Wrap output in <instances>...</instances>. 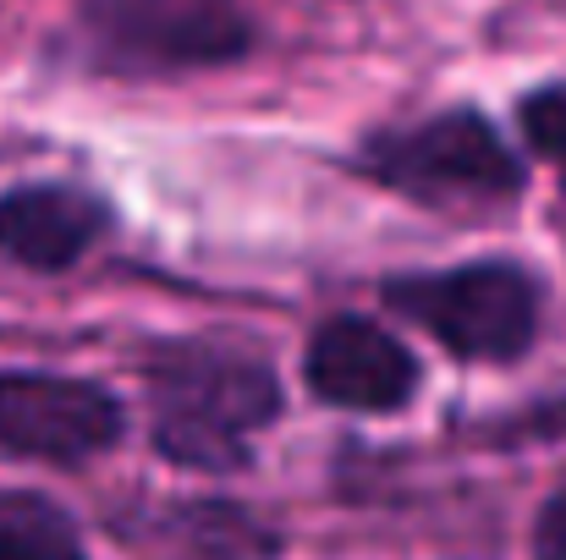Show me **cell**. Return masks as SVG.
Listing matches in <instances>:
<instances>
[{
  "label": "cell",
  "mask_w": 566,
  "mask_h": 560,
  "mask_svg": "<svg viewBox=\"0 0 566 560\" xmlns=\"http://www.w3.org/2000/svg\"><path fill=\"white\" fill-rule=\"evenodd\" d=\"M534 560H566V495H556V500L539 511V528H534Z\"/></svg>",
  "instance_id": "10"
},
{
  "label": "cell",
  "mask_w": 566,
  "mask_h": 560,
  "mask_svg": "<svg viewBox=\"0 0 566 560\" xmlns=\"http://www.w3.org/2000/svg\"><path fill=\"white\" fill-rule=\"evenodd\" d=\"M105 231V203L66 182H22L0 192V253L28 270L77 264Z\"/></svg>",
  "instance_id": "7"
},
{
  "label": "cell",
  "mask_w": 566,
  "mask_h": 560,
  "mask_svg": "<svg viewBox=\"0 0 566 560\" xmlns=\"http://www.w3.org/2000/svg\"><path fill=\"white\" fill-rule=\"evenodd\" d=\"M517 127H523V138H528L539 155L566 160V77L534 88V94L517 105Z\"/></svg>",
  "instance_id": "9"
},
{
  "label": "cell",
  "mask_w": 566,
  "mask_h": 560,
  "mask_svg": "<svg viewBox=\"0 0 566 560\" xmlns=\"http://www.w3.org/2000/svg\"><path fill=\"white\" fill-rule=\"evenodd\" d=\"M155 445L182 467H237L248 434L281 412V384L259 358L209 341H171L149 358Z\"/></svg>",
  "instance_id": "1"
},
{
  "label": "cell",
  "mask_w": 566,
  "mask_h": 560,
  "mask_svg": "<svg viewBox=\"0 0 566 560\" xmlns=\"http://www.w3.org/2000/svg\"><path fill=\"white\" fill-rule=\"evenodd\" d=\"M0 560H83V539L55 500L0 489Z\"/></svg>",
  "instance_id": "8"
},
{
  "label": "cell",
  "mask_w": 566,
  "mask_h": 560,
  "mask_svg": "<svg viewBox=\"0 0 566 560\" xmlns=\"http://www.w3.org/2000/svg\"><path fill=\"white\" fill-rule=\"evenodd\" d=\"M364 166L385 187L423 203H495L523 187V166L479 110H440L364 144Z\"/></svg>",
  "instance_id": "4"
},
{
  "label": "cell",
  "mask_w": 566,
  "mask_h": 560,
  "mask_svg": "<svg viewBox=\"0 0 566 560\" xmlns=\"http://www.w3.org/2000/svg\"><path fill=\"white\" fill-rule=\"evenodd\" d=\"M122 401L72 373H0V451L33 462H83L122 440Z\"/></svg>",
  "instance_id": "5"
},
{
  "label": "cell",
  "mask_w": 566,
  "mask_h": 560,
  "mask_svg": "<svg viewBox=\"0 0 566 560\" xmlns=\"http://www.w3.org/2000/svg\"><path fill=\"white\" fill-rule=\"evenodd\" d=\"M66 44L105 77H182L242 61L253 17L237 0H83Z\"/></svg>",
  "instance_id": "2"
},
{
  "label": "cell",
  "mask_w": 566,
  "mask_h": 560,
  "mask_svg": "<svg viewBox=\"0 0 566 560\" xmlns=\"http://www.w3.org/2000/svg\"><path fill=\"white\" fill-rule=\"evenodd\" d=\"M390 308L423 325L446 352L473 363H512L534 347L539 330V286L528 270L506 258H479L462 270L407 275L385 286Z\"/></svg>",
  "instance_id": "3"
},
{
  "label": "cell",
  "mask_w": 566,
  "mask_h": 560,
  "mask_svg": "<svg viewBox=\"0 0 566 560\" xmlns=\"http://www.w3.org/2000/svg\"><path fill=\"white\" fill-rule=\"evenodd\" d=\"M303 373H308V390L342 412H396V406H407V395L418 384L412 352L369 319L319 325L308 341Z\"/></svg>",
  "instance_id": "6"
}]
</instances>
